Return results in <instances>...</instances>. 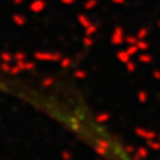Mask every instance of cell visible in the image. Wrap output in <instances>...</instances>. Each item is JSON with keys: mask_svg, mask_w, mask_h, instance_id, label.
I'll return each mask as SVG.
<instances>
[{"mask_svg": "<svg viewBox=\"0 0 160 160\" xmlns=\"http://www.w3.org/2000/svg\"><path fill=\"white\" fill-rule=\"evenodd\" d=\"M76 132L85 137L86 141L93 144L107 160H138L113 133H110L104 126H101L97 120L89 116H83L79 120Z\"/></svg>", "mask_w": 160, "mask_h": 160, "instance_id": "obj_1", "label": "cell"}]
</instances>
